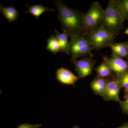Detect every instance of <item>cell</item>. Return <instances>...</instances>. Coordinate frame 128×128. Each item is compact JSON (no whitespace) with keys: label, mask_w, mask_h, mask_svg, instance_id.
<instances>
[{"label":"cell","mask_w":128,"mask_h":128,"mask_svg":"<svg viewBox=\"0 0 128 128\" xmlns=\"http://www.w3.org/2000/svg\"><path fill=\"white\" fill-rule=\"evenodd\" d=\"M112 51V55L123 58L128 57V41L114 43L109 46Z\"/></svg>","instance_id":"cell-10"},{"label":"cell","mask_w":128,"mask_h":128,"mask_svg":"<svg viewBox=\"0 0 128 128\" xmlns=\"http://www.w3.org/2000/svg\"><path fill=\"white\" fill-rule=\"evenodd\" d=\"M124 34H128V28H127V29L126 30H125V32H124Z\"/></svg>","instance_id":"cell-23"},{"label":"cell","mask_w":128,"mask_h":128,"mask_svg":"<svg viewBox=\"0 0 128 128\" xmlns=\"http://www.w3.org/2000/svg\"><path fill=\"white\" fill-rule=\"evenodd\" d=\"M104 9L98 2L91 4L88 11L84 16V30L85 36L96 29L100 25L103 16Z\"/></svg>","instance_id":"cell-5"},{"label":"cell","mask_w":128,"mask_h":128,"mask_svg":"<svg viewBox=\"0 0 128 128\" xmlns=\"http://www.w3.org/2000/svg\"><path fill=\"white\" fill-rule=\"evenodd\" d=\"M118 79L121 88L124 89L128 88V73Z\"/></svg>","instance_id":"cell-18"},{"label":"cell","mask_w":128,"mask_h":128,"mask_svg":"<svg viewBox=\"0 0 128 128\" xmlns=\"http://www.w3.org/2000/svg\"><path fill=\"white\" fill-rule=\"evenodd\" d=\"M41 126V124H32L26 123L20 124L17 128H39Z\"/></svg>","instance_id":"cell-20"},{"label":"cell","mask_w":128,"mask_h":128,"mask_svg":"<svg viewBox=\"0 0 128 128\" xmlns=\"http://www.w3.org/2000/svg\"><path fill=\"white\" fill-rule=\"evenodd\" d=\"M109 80L107 78L96 76L91 82L90 86L94 93L102 96Z\"/></svg>","instance_id":"cell-11"},{"label":"cell","mask_w":128,"mask_h":128,"mask_svg":"<svg viewBox=\"0 0 128 128\" xmlns=\"http://www.w3.org/2000/svg\"><path fill=\"white\" fill-rule=\"evenodd\" d=\"M54 3L58 9L57 17L63 32L70 38L83 35L84 14L68 7L62 0H56Z\"/></svg>","instance_id":"cell-1"},{"label":"cell","mask_w":128,"mask_h":128,"mask_svg":"<svg viewBox=\"0 0 128 128\" xmlns=\"http://www.w3.org/2000/svg\"><path fill=\"white\" fill-rule=\"evenodd\" d=\"M26 6L29 9L26 12L32 14L37 19H38L39 17L45 12H54V9H50L42 5H36L32 6H28L26 5Z\"/></svg>","instance_id":"cell-14"},{"label":"cell","mask_w":128,"mask_h":128,"mask_svg":"<svg viewBox=\"0 0 128 128\" xmlns=\"http://www.w3.org/2000/svg\"><path fill=\"white\" fill-rule=\"evenodd\" d=\"M115 0H110L104 10L100 25L108 32L116 36L123 29L124 22Z\"/></svg>","instance_id":"cell-2"},{"label":"cell","mask_w":128,"mask_h":128,"mask_svg":"<svg viewBox=\"0 0 128 128\" xmlns=\"http://www.w3.org/2000/svg\"><path fill=\"white\" fill-rule=\"evenodd\" d=\"M101 56L117 78H120L128 73V61L112 55L110 58L107 56Z\"/></svg>","instance_id":"cell-7"},{"label":"cell","mask_w":128,"mask_h":128,"mask_svg":"<svg viewBox=\"0 0 128 128\" xmlns=\"http://www.w3.org/2000/svg\"></svg>","instance_id":"cell-25"},{"label":"cell","mask_w":128,"mask_h":128,"mask_svg":"<svg viewBox=\"0 0 128 128\" xmlns=\"http://www.w3.org/2000/svg\"><path fill=\"white\" fill-rule=\"evenodd\" d=\"M119 102L122 112L125 114H128V98L124 101L120 100Z\"/></svg>","instance_id":"cell-19"},{"label":"cell","mask_w":128,"mask_h":128,"mask_svg":"<svg viewBox=\"0 0 128 128\" xmlns=\"http://www.w3.org/2000/svg\"><path fill=\"white\" fill-rule=\"evenodd\" d=\"M56 78L60 82L66 85H73L78 78L67 69L61 68L56 72Z\"/></svg>","instance_id":"cell-9"},{"label":"cell","mask_w":128,"mask_h":128,"mask_svg":"<svg viewBox=\"0 0 128 128\" xmlns=\"http://www.w3.org/2000/svg\"><path fill=\"white\" fill-rule=\"evenodd\" d=\"M124 98L126 99L128 98V88L124 89Z\"/></svg>","instance_id":"cell-21"},{"label":"cell","mask_w":128,"mask_h":128,"mask_svg":"<svg viewBox=\"0 0 128 128\" xmlns=\"http://www.w3.org/2000/svg\"><path fill=\"white\" fill-rule=\"evenodd\" d=\"M118 128H128V122L127 123L124 124L122 126L119 127Z\"/></svg>","instance_id":"cell-22"},{"label":"cell","mask_w":128,"mask_h":128,"mask_svg":"<svg viewBox=\"0 0 128 128\" xmlns=\"http://www.w3.org/2000/svg\"><path fill=\"white\" fill-rule=\"evenodd\" d=\"M74 65L75 70L79 78H84L90 75L96 63L92 57H82L80 60H71Z\"/></svg>","instance_id":"cell-6"},{"label":"cell","mask_w":128,"mask_h":128,"mask_svg":"<svg viewBox=\"0 0 128 128\" xmlns=\"http://www.w3.org/2000/svg\"><path fill=\"white\" fill-rule=\"evenodd\" d=\"M94 70L96 72L97 76L100 78H105L112 74V70L104 61L95 68Z\"/></svg>","instance_id":"cell-15"},{"label":"cell","mask_w":128,"mask_h":128,"mask_svg":"<svg viewBox=\"0 0 128 128\" xmlns=\"http://www.w3.org/2000/svg\"><path fill=\"white\" fill-rule=\"evenodd\" d=\"M70 38L69 53L71 56V60L87 57L88 55L90 56V57H93L91 53L93 48L85 36L78 35Z\"/></svg>","instance_id":"cell-4"},{"label":"cell","mask_w":128,"mask_h":128,"mask_svg":"<svg viewBox=\"0 0 128 128\" xmlns=\"http://www.w3.org/2000/svg\"><path fill=\"white\" fill-rule=\"evenodd\" d=\"M118 10L124 21L128 20V0H116Z\"/></svg>","instance_id":"cell-17"},{"label":"cell","mask_w":128,"mask_h":128,"mask_svg":"<svg viewBox=\"0 0 128 128\" xmlns=\"http://www.w3.org/2000/svg\"><path fill=\"white\" fill-rule=\"evenodd\" d=\"M54 32L56 33V36L59 44L60 52L61 53H66L70 55V42L68 40V38H69L68 35L64 32L60 33L56 29L54 30Z\"/></svg>","instance_id":"cell-12"},{"label":"cell","mask_w":128,"mask_h":128,"mask_svg":"<svg viewBox=\"0 0 128 128\" xmlns=\"http://www.w3.org/2000/svg\"><path fill=\"white\" fill-rule=\"evenodd\" d=\"M46 50L54 53V54L60 52V48L56 36L52 34L47 40Z\"/></svg>","instance_id":"cell-16"},{"label":"cell","mask_w":128,"mask_h":128,"mask_svg":"<svg viewBox=\"0 0 128 128\" xmlns=\"http://www.w3.org/2000/svg\"><path fill=\"white\" fill-rule=\"evenodd\" d=\"M74 128H79L78 127H76V126H75V127H73Z\"/></svg>","instance_id":"cell-24"},{"label":"cell","mask_w":128,"mask_h":128,"mask_svg":"<svg viewBox=\"0 0 128 128\" xmlns=\"http://www.w3.org/2000/svg\"><path fill=\"white\" fill-rule=\"evenodd\" d=\"M0 10V13L4 15L10 23L16 20L18 18L19 13L12 5L9 7H5L1 4Z\"/></svg>","instance_id":"cell-13"},{"label":"cell","mask_w":128,"mask_h":128,"mask_svg":"<svg viewBox=\"0 0 128 128\" xmlns=\"http://www.w3.org/2000/svg\"><path fill=\"white\" fill-rule=\"evenodd\" d=\"M93 49L100 50L114 43L116 36L106 31L101 25L85 35Z\"/></svg>","instance_id":"cell-3"},{"label":"cell","mask_w":128,"mask_h":128,"mask_svg":"<svg viewBox=\"0 0 128 128\" xmlns=\"http://www.w3.org/2000/svg\"><path fill=\"white\" fill-rule=\"evenodd\" d=\"M121 88L118 78L116 77L109 80L102 96L104 99L106 101L119 102Z\"/></svg>","instance_id":"cell-8"}]
</instances>
